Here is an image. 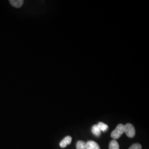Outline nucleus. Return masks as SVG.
I'll return each mask as SVG.
<instances>
[{
	"mask_svg": "<svg viewBox=\"0 0 149 149\" xmlns=\"http://www.w3.org/2000/svg\"><path fill=\"white\" fill-rule=\"evenodd\" d=\"M86 149H101L99 145L94 141H88L86 143Z\"/></svg>",
	"mask_w": 149,
	"mask_h": 149,
	"instance_id": "obj_4",
	"label": "nucleus"
},
{
	"mask_svg": "<svg viewBox=\"0 0 149 149\" xmlns=\"http://www.w3.org/2000/svg\"><path fill=\"white\" fill-rule=\"evenodd\" d=\"M124 133L129 138H134L135 135V130L133 125L130 124L128 123L124 125Z\"/></svg>",
	"mask_w": 149,
	"mask_h": 149,
	"instance_id": "obj_2",
	"label": "nucleus"
},
{
	"mask_svg": "<svg viewBox=\"0 0 149 149\" xmlns=\"http://www.w3.org/2000/svg\"><path fill=\"white\" fill-rule=\"evenodd\" d=\"M123 133H124V125L122 124H119L112 132L111 136L114 140H117L119 138Z\"/></svg>",
	"mask_w": 149,
	"mask_h": 149,
	"instance_id": "obj_1",
	"label": "nucleus"
},
{
	"mask_svg": "<svg viewBox=\"0 0 149 149\" xmlns=\"http://www.w3.org/2000/svg\"><path fill=\"white\" fill-rule=\"evenodd\" d=\"M97 125H98V127L100 128L101 132H105L108 129V126L106 124H104V123L100 122Z\"/></svg>",
	"mask_w": 149,
	"mask_h": 149,
	"instance_id": "obj_8",
	"label": "nucleus"
},
{
	"mask_svg": "<svg viewBox=\"0 0 149 149\" xmlns=\"http://www.w3.org/2000/svg\"><path fill=\"white\" fill-rule=\"evenodd\" d=\"M129 149H142L141 145L138 143H136V144H133Z\"/></svg>",
	"mask_w": 149,
	"mask_h": 149,
	"instance_id": "obj_10",
	"label": "nucleus"
},
{
	"mask_svg": "<svg viewBox=\"0 0 149 149\" xmlns=\"http://www.w3.org/2000/svg\"><path fill=\"white\" fill-rule=\"evenodd\" d=\"M9 2L13 7L16 8H20L23 5L24 1L23 0H10Z\"/></svg>",
	"mask_w": 149,
	"mask_h": 149,
	"instance_id": "obj_5",
	"label": "nucleus"
},
{
	"mask_svg": "<svg viewBox=\"0 0 149 149\" xmlns=\"http://www.w3.org/2000/svg\"><path fill=\"white\" fill-rule=\"evenodd\" d=\"M72 141V138L70 136H66L64 139L61 140V141L60 143V146L62 148H64L66 147L68 145L71 144Z\"/></svg>",
	"mask_w": 149,
	"mask_h": 149,
	"instance_id": "obj_3",
	"label": "nucleus"
},
{
	"mask_svg": "<svg viewBox=\"0 0 149 149\" xmlns=\"http://www.w3.org/2000/svg\"><path fill=\"white\" fill-rule=\"evenodd\" d=\"M109 149H119V145L116 140H112L109 145Z\"/></svg>",
	"mask_w": 149,
	"mask_h": 149,
	"instance_id": "obj_7",
	"label": "nucleus"
},
{
	"mask_svg": "<svg viewBox=\"0 0 149 149\" xmlns=\"http://www.w3.org/2000/svg\"><path fill=\"white\" fill-rule=\"evenodd\" d=\"M92 132L96 136H100L101 134V132L98 127V125H94L92 128Z\"/></svg>",
	"mask_w": 149,
	"mask_h": 149,
	"instance_id": "obj_6",
	"label": "nucleus"
},
{
	"mask_svg": "<svg viewBox=\"0 0 149 149\" xmlns=\"http://www.w3.org/2000/svg\"><path fill=\"white\" fill-rule=\"evenodd\" d=\"M76 149H86V143L84 141H79L76 144Z\"/></svg>",
	"mask_w": 149,
	"mask_h": 149,
	"instance_id": "obj_9",
	"label": "nucleus"
}]
</instances>
